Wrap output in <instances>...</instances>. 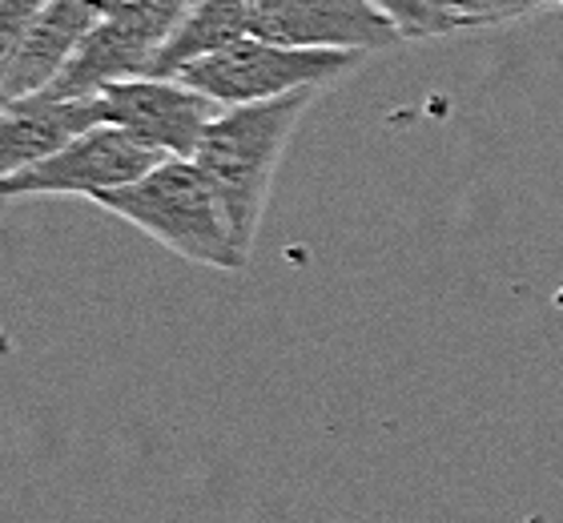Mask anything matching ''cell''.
<instances>
[{
	"mask_svg": "<svg viewBox=\"0 0 563 523\" xmlns=\"http://www.w3.org/2000/svg\"><path fill=\"white\" fill-rule=\"evenodd\" d=\"M318 94L322 89H298V94L274 97V101L222 105V113L210 121L198 153L189 157L210 182L213 198L246 254L258 238L282 153Z\"/></svg>",
	"mask_w": 563,
	"mask_h": 523,
	"instance_id": "1",
	"label": "cell"
},
{
	"mask_svg": "<svg viewBox=\"0 0 563 523\" xmlns=\"http://www.w3.org/2000/svg\"><path fill=\"white\" fill-rule=\"evenodd\" d=\"M101 209L125 218L153 242L174 250L194 266L210 270H242L250 254L238 246L222 206L213 198L210 182L189 157H165L150 174L121 189H109L93 198Z\"/></svg>",
	"mask_w": 563,
	"mask_h": 523,
	"instance_id": "2",
	"label": "cell"
},
{
	"mask_svg": "<svg viewBox=\"0 0 563 523\" xmlns=\"http://www.w3.org/2000/svg\"><path fill=\"white\" fill-rule=\"evenodd\" d=\"M363 65V53L342 48H294L274 45L262 36H242L238 45L194 61L177 77L218 105H254L274 97L298 94V89H327L346 73Z\"/></svg>",
	"mask_w": 563,
	"mask_h": 523,
	"instance_id": "3",
	"label": "cell"
},
{
	"mask_svg": "<svg viewBox=\"0 0 563 523\" xmlns=\"http://www.w3.org/2000/svg\"><path fill=\"white\" fill-rule=\"evenodd\" d=\"M165 157L118 126H93L36 165L0 182V198H101L145 177Z\"/></svg>",
	"mask_w": 563,
	"mask_h": 523,
	"instance_id": "4",
	"label": "cell"
},
{
	"mask_svg": "<svg viewBox=\"0 0 563 523\" xmlns=\"http://www.w3.org/2000/svg\"><path fill=\"white\" fill-rule=\"evenodd\" d=\"M97 97L101 126L125 129L133 141L157 150L162 157H194L206 129L222 105L181 77H125L106 85Z\"/></svg>",
	"mask_w": 563,
	"mask_h": 523,
	"instance_id": "5",
	"label": "cell"
},
{
	"mask_svg": "<svg viewBox=\"0 0 563 523\" xmlns=\"http://www.w3.org/2000/svg\"><path fill=\"white\" fill-rule=\"evenodd\" d=\"M250 36L294 48L383 53L399 41L395 24L371 0H254Z\"/></svg>",
	"mask_w": 563,
	"mask_h": 523,
	"instance_id": "6",
	"label": "cell"
},
{
	"mask_svg": "<svg viewBox=\"0 0 563 523\" xmlns=\"http://www.w3.org/2000/svg\"><path fill=\"white\" fill-rule=\"evenodd\" d=\"M101 126L97 97L29 94L0 105V182L21 174L85 129Z\"/></svg>",
	"mask_w": 563,
	"mask_h": 523,
	"instance_id": "7",
	"label": "cell"
},
{
	"mask_svg": "<svg viewBox=\"0 0 563 523\" xmlns=\"http://www.w3.org/2000/svg\"><path fill=\"white\" fill-rule=\"evenodd\" d=\"M250 9L254 0H198L169 33V41L157 48L150 77H177L194 61L238 45L242 36H250Z\"/></svg>",
	"mask_w": 563,
	"mask_h": 523,
	"instance_id": "8",
	"label": "cell"
},
{
	"mask_svg": "<svg viewBox=\"0 0 563 523\" xmlns=\"http://www.w3.org/2000/svg\"><path fill=\"white\" fill-rule=\"evenodd\" d=\"M399 41H434V36L471 33L467 0H371Z\"/></svg>",
	"mask_w": 563,
	"mask_h": 523,
	"instance_id": "9",
	"label": "cell"
},
{
	"mask_svg": "<svg viewBox=\"0 0 563 523\" xmlns=\"http://www.w3.org/2000/svg\"><path fill=\"white\" fill-rule=\"evenodd\" d=\"M48 0H0V89Z\"/></svg>",
	"mask_w": 563,
	"mask_h": 523,
	"instance_id": "10",
	"label": "cell"
},
{
	"mask_svg": "<svg viewBox=\"0 0 563 523\" xmlns=\"http://www.w3.org/2000/svg\"><path fill=\"white\" fill-rule=\"evenodd\" d=\"M552 4H560V0H467V12H471V29H495V24L536 17V12L552 9Z\"/></svg>",
	"mask_w": 563,
	"mask_h": 523,
	"instance_id": "11",
	"label": "cell"
},
{
	"mask_svg": "<svg viewBox=\"0 0 563 523\" xmlns=\"http://www.w3.org/2000/svg\"><path fill=\"white\" fill-rule=\"evenodd\" d=\"M0 214H4V198H0Z\"/></svg>",
	"mask_w": 563,
	"mask_h": 523,
	"instance_id": "12",
	"label": "cell"
},
{
	"mask_svg": "<svg viewBox=\"0 0 563 523\" xmlns=\"http://www.w3.org/2000/svg\"><path fill=\"white\" fill-rule=\"evenodd\" d=\"M560 4H563V0H560Z\"/></svg>",
	"mask_w": 563,
	"mask_h": 523,
	"instance_id": "13",
	"label": "cell"
}]
</instances>
